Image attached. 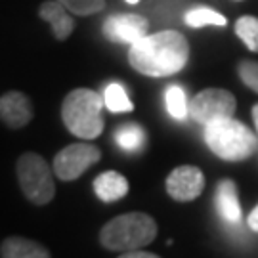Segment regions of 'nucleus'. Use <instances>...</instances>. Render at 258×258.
<instances>
[{"instance_id":"f257e3e1","label":"nucleus","mask_w":258,"mask_h":258,"mask_svg":"<svg viewBox=\"0 0 258 258\" xmlns=\"http://www.w3.org/2000/svg\"><path fill=\"white\" fill-rule=\"evenodd\" d=\"M189 57V44L178 31L146 35L130 44L128 61L142 75L170 77L182 71Z\"/></svg>"},{"instance_id":"f03ea898","label":"nucleus","mask_w":258,"mask_h":258,"mask_svg":"<svg viewBox=\"0 0 258 258\" xmlns=\"http://www.w3.org/2000/svg\"><path fill=\"white\" fill-rule=\"evenodd\" d=\"M205 142L212 153L224 161H245L258 148L256 136L231 117L209 122L205 128Z\"/></svg>"},{"instance_id":"7ed1b4c3","label":"nucleus","mask_w":258,"mask_h":258,"mask_svg":"<svg viewBox=\"0 0 258 258\" xmlns=\"http://www.w3.org/2000/svg\"><path fill=\"white\" fill-rule=\"evenodd\" d=\"M61 117L69 132L83 140H94L103 132L102 98L90 88H77L65 96Z\"/></svg>"},{"instance_id":"20e7f679","label":"nucleus","mask_w":258,"mask_h":258,"mask_svg":"<svg viewBox=\"0 0 258 258\" xmlns=\"http://www.w3.org/2000/svg\"><path fill=\"white\" fill-rule=\"evenodd\" d=\"M157 235L155 220L144 212H128L109 220L100 231V241L109 250H134L149 245Z\"/></svg>"},{"instance_id":"39448f33","label":"nucleus","mask_w":258,"mask_h":258,"mask_svg":"<svg viewBox=\"0 0 258 258\" xmlns=\"http://www.w3.org/2000/svg\"><path fill=\"white\" fill-rule=\"evenodd\" d=\"M18 180L23 195L31 203L48 205L55 195L54 178L48 163L37 153H23L18 161Z\"/></svg>"},{"instance_id":"423d86ee","label":"nucleus","mask_w":258,"mask_h":258,"mask_svg":"<svg viewBox=\"0 0 258 258\" xmlns=\"http://www.w3.org/2000/svg\"><path fill=\"white\" fill-rule=\"evenodd\" d=\"M233 113H235V98L231 92L222 88L201 90L189 105V115L205 126L214 120L228 119Z\"/></svg>"},{"instance_id":"0eeeda50","label":"nucleus","mask_w":258,"mask_h":258,"mask_svg":"<svg viewBox=\"0 0 258 258\" xmlns=\"http://www.w3.org/2000/svg\"><path fill=\"white\" fill-rule=\"evenodd\" d=\"M102 159L100 149L92 144H73L63 148L54 159V174L63 180H77L84 170H88Z\"/></svg>"},{"instance_id":"6e6552de","label":"nucleus","mask_w":258,"mask_h":258,"mask_svg":"<svg viewBox=\"0 0 258 258\" xmlns=\"http://www.w3.org/2000/svg\"><path fill=\"white\" fill-rule=\"evenodd\" d=\"M205 187L203 172L191 165H182L174 168L166 178V191L176 201H194Z\"/></svg>"},{"instance_id":"1a4fd4ad","label":"nucleus","mask_w":258,"mask_h":258,"mask_svg":"<svg viewBox=\"0 0 258 258\" xmlns=\"http://www.w3.org/2000/svg\"><path fill=\"white\" fill-rule=\"evenodd\" d=\"M149 23L146 18L138 14H117L105 19L103 23V35L109 40L134 44L136 40L148 35Z\"/></svg>"},{"instance_id":"9d476101","label":"nucleus","mask_w":258,"mask_h":258,"mask_svg":"<svg viewBox=\"0 0 258 258\" xmlns=\"http://www.w3.org/2000/svg\"><path fill=\"white\" fill-rule=\"evenodd\" d=\"M0 117L10 128H21L33 119V107L25 94L6 92L0 98Z\"/></svg>"},{"instance_id":"9b49d317","label":"nucleus","mask_w":258,"mask_h":258,"mask_svg":"<svg viewBox=\"0 0 258 258\" xmlns=\"http://www.w3.org/2000/svg\"><path fill=\"white\" fill-rule=\"evenodd\" d=\"M69 10L65 8L59 0H46L40 4L38 8V16L50 23L52 27V33L57 40H65L73 33L75 29V21L73 18L67 14Z\"/></svg>"},{"instance_id":"f8f14e48","label":"nucleus","mask_w":258,"mask_h":258,"mask_svg":"<svg viewBox=\"0 0 258 258\" xmlns=\"http://www.w3.org/2000/svg\"><path fill=\"white\" fill-rule=\"evenodd\" d=\"M94 191L103 203H113L128 194V182L120 172L107 170L94 180Z\"/></svg>"},{"instance_id":"ddd939ff","label":"nucleus","mask_w":258,"mask_h":258,"mask_svg":"<svg viewBox=\"0 0 258 258\" xmlns=\"http://www.w3.org/2000/svg\"><path fill=\"white\" fill-rule=\"evenodd\" d=\"M0 254L4 258H48L50 250L31 239L8 237L2 241Z\"/></svg>"},{"instance_id":"4468645a","label":"nucleus","mask_w":258,"mask_h":258,"mask_svg":"<svg viewBox=\"0 0 258 258\" xmlns=\"http://www.w3.org/2000/svg\"><path fill=\"white\" fill-rule=\"evenodd\" d=\"M216 201H218V211L224 216V220L235 222L241 220V207L239 199H237V187L231 180H222L218 184V195H216Z\"/></svg>"},{"instance_id":"2eb2a0df","label":"nucleus","mask_w":258,"mask_h":258,"mask_svg":"<svg viewBox=\"0 0 258 258\" xmlns=\"http://www.w3.org/2000/svg\"><path fill=\"white\" fill-rule=\"evenodd\" d=\"M115 142L119 144V148L126 149V151H136V149H140L146 144V132L136 122L122 124L115 132Z\"/></svg>"},{"instance_id":"dca6fc26","label":"nucleus","mask_w":258,"mask_h":258,"mask_svg":"<svg viewBox=\"0 0 258 258\" xmlns=\"http://www.w3.org/2000/svg\"><path fill=\"white\" fill-rule=\"evenodd\" d=\"M103 102L107 105V109L113 111V113H124V111L134 109V103L130 102V98L126 96V90L119 83H111L105 88Z\"/></svg>"},{"instance_id":"f3484780","label":"nucleus","mask_w":258,"mask_h":258,"mask_svg":"<svg viewBox=\"0 0 258 258\" xmlns=\"http://www.w3.org/2000/svg\"><path fill=\"white\" fill-rule=\"evenodd\" d=\"M185 23L189 27H205V25H218L224 27L228 23V19L224 18L222 14L214 12L209 8H195L191 12L185 14Z\"/></svg>"},{"instance_id":"a211bd4d","label":"nucleus","mask_w":258,"mask_h":258,"mask_svg":"<svg viewBox=\"0 0 258 258\" xmlns=\"http://www.w3.org/2000/svg\"><path fill=\"white\" fill-rule=\"evenodd\" d=\"M165 102L170 117H174V119H185L189 115V107H187V102H185V94L180 86L172 84V86L166 88Z\"/></svg>"},{"instance_id":"6ab92c4d","label":"nucleus","mask_w":258,"mask_h":258,"mask_svg":"<svg viewBox=\"0 0 258 258\" xmlns=\"http://www.w3.org/2000/svg\"><path fill=\"white\" fill-rule=\"evenodd\" d=\"M235 33L249 50L258 52V18H252V16L239 18L235 23Z\"/></svg>"},{"instance_id":"aec40b11","label":"nucleus","mask_w":258,"mask_h":258,"mask_svg":"<svg viewBox=\"0 0 258 258\" xmlns=\"http://www.w3.org/2000/svg\"><path fill=\"white\" fill-rule=\"evenodd\" d=\"M59 2L77 16H92L105 8V0H59Z\"/></svg>"},{"instance_id":"412c9836","label":"nucleus","mask_w":258,"mask_h":258,"mask_svg":"<svg viewBox=\"0 0 258 258\" xmlns=\"http://www.w3.org/2000/svg\"><path fill=\"white\" fill-rule=\"evenodd\" d=\"M237 73H239L243 83L247 84L249 88H252L254 92H258V61L243 59L239 67H237Z\"/></svg>"},{"instance_id":"4be33fe9","label":"nucleus","mask_w":258,"mask_h":258,"mask_svg":"<svg viewBox=\"0 0 258 258\" xmlns=\"http://www.w3.org/2000/svg\"><path fill=\"white\" fill-rule=\"evenodd\" d=\"M122 258H157V254H153V252H136V249L134 250H124L122 254H120Z\"/></svg>"},{"instance_id":"5701e85b","label":"nucleus","mask_w":258,"mask_h":258,"mask_svg":"<svg viewBox=\"0 0 258 258\" xmlns=\"http://www.w3.org/2000/svg\"><path fill=\"white\" fill-rule=\"evenodd\" d=\"M249 226H250V230L258 233V205H256V209H252V212L249 214Z\"/></svg>"},{"instance_id":"b1692460","label":"nucleus","mask_w":258,"mask_h":258,"mask_svg":"<svg viewBox=\"0 0 258 258\" xmlns=\"http://www.w3.org/2000/svg\"><path fill=\"white\" fill-rule=\"evenodd\" d=\"M252 120H254V124H256V128H258V103L252 107Z\"/></svg>"},{"instance_id":"393cba45","label":"nucleus","mask_w":258,"mask_h":258,"mask_svg":"<svg viewBox=\"0 0 258 258\" xmlns=\"http://www.w3.org/2000/svg\"><path fill=\"white\" fill-rule=\"evenodd\" d=\"M126 2H128V4H138L140 0H126Z\"/></svg>"}]
</instances>
